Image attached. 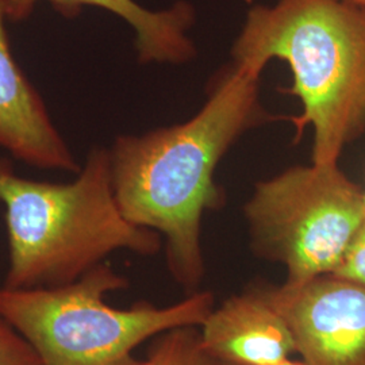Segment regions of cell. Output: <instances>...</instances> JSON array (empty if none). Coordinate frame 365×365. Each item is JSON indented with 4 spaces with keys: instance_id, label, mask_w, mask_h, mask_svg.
I'll use <instances>...</instances> for the list:
<instances>
[{
    "instance_id": "obj_2",
    "label": "cell",
    "mask_w": 365,
    "mask_h": 365,
    "mask_svg": "<svg viewBox=\"0 0 365 365\" xmlns=\"http://www.w3.org/2000/svg\"><path fill=\"white\" fill-rule=\"evenodd\" d=\"M235 64L261 75L284 61L302 113L297 138L313 129V164L339 165L365 133V11L344 0H277L248 11L235 39Z\"/></svg>"
},
{
    "instance_id": "obj_11",
    "label": "cell",
    "mask_w": 365,
    "mask_h": 365,
    "mask_svg": "<svg viewBox=\"0 0 365 365\" xmlns=\"http://www.w3.org/2000/svg\"><path fill=\"white\" fill-rule=\"evenodd\" d=\"M0 365H45L34 345L0 317Z\"/></svg>"
},
{
    "instance_id": "obj_6",
    "label": "cell",
    "mask_w": 365,
    "mask_h": 365,
    "mask_svg": "<svg viewBox=\"0 0 365 365\" xmlns=\"http://www.w3.org/2000/svg\"><path fill=\"white\" fill-rule=\"evenodd\" d=\"M307 365H365V286L333 274L297 288H261Z\"/></svg>"
},
{
    "instance_id": "obj_13",
    "label": "cell",
    "mask_w": 365,
    "mask_h": 365,
    "mask_svg": "<svg viewBox=\"0 0 365 365\" xmlns=\"http://www.w3.org/2000/svg\"><path fill=\"white\" fill-rule=\"evenodd\" d=\"M344 1H348V3H351L356 7H360L361 10L365 11V0H344Z\"/></svg>"
},
{
    "instance_id": "obj_14",
    "label": "cell",
    "mask_w": 365,
    "mask_h": 365,
    "mask_svg": "<svg viewBox=\"0 0 365 365\" xmlns=\"http://www.w3.org/2000/svg\"><path fill=\"white\" fill-rule=\"evenodd\" d=\"M276 365H307L303 360L302 361H295V360H291V359H287V360H284V361H282V363H279V364Z\"/></svg>"
},
{
    "instance_id": "obj_4",
    "label": "cell",
    "mask_w": 365,
    "mask_h": 365,
    "mask_svg": "<svg viewBox=\"0 0 365 365\" xmlns=\"http://www.w3.org/2000/svg\"><path fill=\"white\" fill-rule=\"evenodd\" d=\"M126 286V277L103 262L61 287H0V317L34 345L45 365H141L134 351L145 341L176 327H200L214 309L207 291L165 307L106 303L108 292Z\"/></svg>"
},
{
    "instance_id": "obj_12",
    "label": "cell",
    "mask_w": 365,
    "mask_h": 365,
    "mask_svg": "<svg viewBox=\"0 0 365 365\" xmlns=\"http://www.w3.org/2000/svg\"><path fill=\"white\" fill-rule=\"evenodd\" d=\"M333 276L365 286V223Z\"/></svg>"
},
{
    "instance_id": "obj_15",
    "label": "cell",
    "mask_w": 365,
    "mask_h": 365,
    "mask_svg": "<svg viewBox=\"0 0 365 365\" xmlns=\"http://www.w3.org/2000/svg\"><path fill=\"white\" fill-rule=\"evenodd\" d=\"M364 211H365V191H364Z\"/></svg>"
},
{
    "instance_id": "obj_7",
    "label": "cell",
    "mask_w": 365,
    "mask_h": 365,
    "mask_svg": "<svg viewBox=\"0 0 365 365\" xmlns=\"http://www.w3.org/2000/svg\"><path fill=\"white\" fill-rule=\"evenodd\" d=\"M6 21L0 0V148L38 170L78 172L41 95L15 61Z\"/></svg>"
},
{
    "instance_id": "obj_3",
    "label": "cell",
    "mask_w": 365,
    "mask_h": 365,
    "mask_svg": "<svg viewBox=\"0 0 365 365\" xmlns=\"http://www.w3.org/2000/svg\"><path fill=\"white\" fill-rule=\"evenodd\" d=\"M0 205L9 240L3 287H61L117 250L156 255L161 237L125 218L118 206L110 149L93 148L71 182H37L0 158Z\"/></svg>"
},
{
    "instance_id": "obj_8",
    "label": "cell",
    "mask_w": 365,
    "mask_h": 365,
    "mask_svg": "<svg viewBox=\"0 0 365 365\" xmlns=\"http://www.w3.org/2000/svg\"><path fill=\"white\" fill-rule=\"evenodd\" d=\"M203 348L221 365H276L298 353L286 318L261 289L225 300L200 325Z\"/></svg>"
},
{
    "instance_id": "obj_5",
    "label": "cell",
    "mask_w": 365,
    "mask_h": 365,
    "mask_svg": "<svg viewBox=\"0 0 365 365\" xmlns=\"http://www.w3.org/2000/svg\"><path fill=\"white\" fill-rule=\"evenodd\" d=\"M245 215L255 247L297 288L339 268L364 226V192L339 165L294 167L259 182Z\"/></svg>"
},
{
    "instance_id": "obj_1",
    "label": "cell",
    "mask_w": 365,
    "mask_h": 365,
    "mask_svg": "<svg viewBox=\"0 0 365 365\" xmlns=\"http://www.w3.org/2000/svg\"><path fill=\"white\" fill-rule=\"evenodd\" d=\"M259 78L233 64L191 119L119 135L110 149L119 209L131 223L164 235L170 272L185 287L197 286L205 271L200 226L221 200L215 170L240 135L268 118Z\"/></svg>"
},
{
    "instance_id": "obj_10",
    "label": "cell",
    "mask_w": 365,
    "mask_h": 365,
    "mask_svg": "<svg viewBox=\"0 0 365 365\" xmlns=\"http://www.w3.org/2000/svg\"><path fill=\"white\" fill-rule=\"evenodd\" d=\"M196 327H176L160 334L141 365H221L203 348Z\"/></svg>"
},
{
    "instance_id": "obj_9",
    "label": "cell",
    "mask_w": 365,
    "mask_h": 365,
    "mask_svg": "<svg viewBox=\"0 0 365 365\" xmlns=\"http://www.w3.org/2000/svg\"><path fill=\"white\" fill-rule=\"evenodd\" d=\"M41 1L49 3L66 18L78 16L84 7H98L117 15L134 30L141 63L182 64L195 56V46L188 36L195 13L187 1L153 11L135 0H4L7 19L25 21Z\"/></svg>"
}]
</instances>
